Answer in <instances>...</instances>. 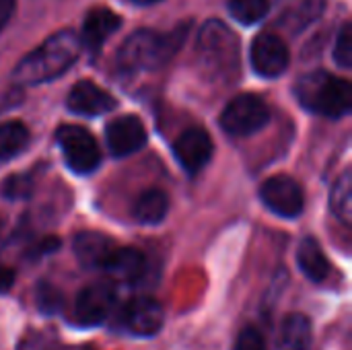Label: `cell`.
Wrapping results in <instances>:
<instances>
[{
    "mask_svg": "<svg viewBox=\"0 0 352 350\" xmlns=\"http://www.w3.org/2000/svg\"><path fill=\"white\" fill-rule=\"evenodd\" d=\"M80 37L70 31H58L39 43L31 54H27L12 70V80L16 85H41L60 74H64L80 56Z\"/></svg>",
    "mask_w": 352,
    "mask_h": 350,
    "instance_id": "obj_1",
    "label": "cell"
},
{
    "mask_svg": "<svg viewBox=\"0 0 352 350\" xmlns=\"http://www.w3.org/2000/svg\"><path fill=\"white\" fill-rule=\"evenodd\" d=\"M196 62L206 80L229 87L239 76V39L223 21L204 23L196 43Z\"/></svg>",
    "mask_w": 352,
    "mask_h": 350,
    "instance_id": "obj_2",
    "label": "cell"
},
{
    "mask_svg": "<svg viewBox=\"0 0 352 350\" xmlns=\"http://www.w3.org/2000/svg\"><path fill=\"white\" fill-rule=\"evenodd\" d=\"M188 27L179 25L169 33H159L153 29L134 31L118 52V68L128 74L155 72L163 68L184 45Z\"/></svg>",
    "mask_w": 352,
    "mask_h": 350,
    "instance_id": "obj_3",
    "label": "cell"
},
{
    "mask_svg": "<svg viewBox=\"0 0 352 350\" xmlns=\"http://www.w3.org/2000/svg\"><path fill=\"white\" fill-rule=\"evenodd\" d=\"M295 95L305 109L324 118H344L352 109L351 83L326 70L301 76L295 85Z\"/></svg>",
    "mask_w": 352,
    "mask_h": 350,
    "instance_id": "obj_4",
    "label": "cell"
},
{
    "mask_svg": "<svg viewBox=\"0 0 352 350\" xmlns=\"http://www.w3.org/2000/svg\"><path fill=\"white\" fill-rule=\"evenodd\" d=\"M270 122V109L262 97L254 93L237 95L227 103L221 113V126L231 136H252L266 128Z\"/></svg>",
    "mask_w": 352,
    "mask_h": 350,
    "instance_id": "obj_5",
    "label": "cell"
},
{
    "mask_svg": "<svg viewBox=\"0 0 352 350\" xmlns=\"http://www.w3.org/2000/svg\"><path fill=\"white\" fill-rule=\"evenodd\" d=\"M64 161L70 171L87 175L101 163V151L95 136L82 126H60L56 132Z\"/></svg>",
    "mask_w": 352,
    "mask_h": 350,
    "instance_id": "obj_6",
    "label": "cell"
},
{
    "mask_svg": "<svg viewBox=\"0 0 352 350\" xmlns=\"http://www.w3.org/2000/svg\"><path fill=\"white\" fill-rule=\"evenodd\" d=\"M260 198L268 210L283 219H295L303 212L305 200L301 186L289 175H272L260 188Z\"/></svg>",
    "mask_w": 352,
    "mask_h": 350,
    "instance_id": "obj_7",
    "label": "cell"
},
{
    "mask_svg": "<svg viewBox=\"0 0 352 350\" xmlns=\"http://www.w3.org/2000/svg\"><path fill=\"white\" fill-rule=\"evenodd\" d=\"M291 62L289 47L285 39L276 33H260L252 43V66L264 78L280 76Z\"/></svg>",
    "mask_w": 352,
    "mask_h": 350,
    "instance_id": "obj_8",
    "label": "cell"
},
{
    "mask_svg": "<svg viewBox=\"0 0 352 350\" xmlns=\"http://www.w3.org/2000/svg\"><path fill=\"white\" fill-rule=\"evenodd\" d=\"M116 287L109 283H95L80 291L74 303V320L82 326H97L107 320L116 307Z\"/></svg>",
    "mask_w": 352,
    "mask_h": 350,
    "instance_id": "obj_9",
    "label": "cell"
},
{
    "mask_svg": "<svg viewBox=\"0 0 352 350\" xmlns=\"http://www.w3.org/2000/svg\"><path fill=\"white\" fill-rule=\"evenodd\" d=\"M326 10V0H276L274 25L291 35L309 29Z\"/></svg>",
    "mask_w": 352,
    "mask_h": 350,
    "instance_id": "obj_10",
    "label": "cell"
},
{
    "mask_svg": "<svg viewBox=\"0 0 352 350\" xmlns=\"http://www.w3.org/2000/svg\"><path fill=\"white\" fill-rule=\"evenodd\" d=\"M105 140L113 157H128L138 153L146 144V128L138 116L128 113L107 124Z\"/></svg>",
    "mask_w": 352,
    "mask_h": 350,
    "instance_id": "obj_11",
    "label": "cell"
},
{
    "mask_svg": "<svg viewBox=\"0 0 352 350\" xmlns=\"http://www.w3.org/2000/svg\"><path fill=\"white\" fill-rule=\"evenodd\" d=\"M214 144L204 128H188L173 144V155L186 173L194 175L204 169L212 157Z\"/></svg>",
    "mask_w": 352,
    "mask_h": 350,
    "instance_id": "obj_12",
    "label": "cell"
},
{
    "mask_svg": "<svg viewBox=\"0 0 352 350\" xmlns=\"http://www.w3.org/2000/svg\"><path fill=\"white\" fill-rule=\"evenodd\" d=\"M165 322L163 307L151 297H136L124 309V326L130 334L151 338L161 332Z\"/></svg>",
    "mask_w": 352,
    "mask_h": 350,
    "instance_id": "obj_13",
    "label": "cell"
},
{
    "mask_svg": "<svg viewBox=\"0 0 352 350\" xmlns=\"http://www.w3.org/2000/svg\"><path fill=\"white\" fill-rule=\"evenodd\" d=\"M66 105H68V109L72 113L95 118V116H103V113L111 111L118 105V101L107 91L97 87L95 83L80 80L68 93V103Z\"/></svg>",
    "mask_w": 352,
    "mask_h": 350,
    "instance_id": "obj_14",
    "label": "cell"
},
{
    "mask_svg": "<svg viewBox=\"0 0 352 350\" xmlns=\"http://www.w3.org/2000/svg\"><path fill=\"white\" fill-rule=\"evenodd\" d=\"M120 25H122V19L113 10L103 8V6L93 8L82 23V33L78 35L80 43L89 47L91 52H97L120 29Z\"/></svg>",
    "mask_w": 352,
    "mask_h": 350,
    "instance_id": "obj_15",
    "label": "cell"
},
{
    "mask_svg": "<svg viewBox=\"0 0 352 350\" xmlns=\"http://www.w3.org/2000/svg\"><path fill=\"white\" fill-rule=\"evenodd\" d=\"M74 256L85 268H103L111 252L118 248L107 235L97 231H82L74 237Z\"/></svg>",
    "mask_w": 352,
    "mask_h": 350,
    "instance_id": "obj_16",
    "label": "cell"
},
{
    "mask_svg": "<svg viewBox=\"0 0 352 350\" xmlns=\"http://www.w3.org/2000/svg\"><path fill=\"white\" fill-rule=\"evenodd\" d=\"M101 270H105L113 281L138 283L146 272V258L134 248H116Z\"/></svg>",
    "mask_w": 352,
    "mask_h": 350,
    "instance_id": "obj_17",
    "label": "cell"
},
{
    "mask_svg": "<svg viewBox=\"0 0 352 350\" xmlns=\"http://www.w3.org/2000/svg\"><path fill=\"white\" fill-rule=\"evenodd\" d=\"M297 264L301 272L311 283H324L330 274V262L322 250V245L314 237H305L297 250Z\"/></svg>",
    "mask_w": 352,
    "mask_h": 350,
    "instance_id": "obj_18",
    "label": "cell"
},
{
    "mask_svg": "<svg viewBox=\"0 0 352 350\" xmlns=\"http://www.w3.org/2000/svg\"><path fill=\"white\" fill-rule=\"evenodd\" d=\"M167 210H169V196L163 190L151 188L136 198L132 215L142 225H159L167 217Z\"/></svg>",
    "mask_w": 352,
    "mask_h": 350,
    "instance_id": "obj_19",
    "label": "cell"
},
{
    "mask_svg": "<svg viewBox=\"0 0 352 350\" xmlns=\"http://www.w3.org/2000/svg\"><path fill=\"white\" fill-rule=\"evenodd\" d=\"M311 340V320L303 314H289L280 328V350H309Z\"/></svg>",
    "mask_w": 352,
    "mask_h": 350,
    "instance_id": "obj_20",
    "label": "cell"
},
{
    "mask_svg": "<svg viewBox=\"0 0 352 350\" xmlns=\"http://www.w3.org/2000/svg\"><path fill=\"white\" fill-rule=\"evenodd\" d=\"M330 208L340 223L346 227L352 223V173L344 169L342 175L336 179L332 194H330Z\"/></svg>",
    "mask_w": 352,
    "mask_h": 350,
    "instance_id": "obj_21",
    "label": "cell"
},
{
    "mask_svg": "<svg viewBox=\"0 0 352 350\" xmlns=\"http://www.w3.org/2000/svg\"><path fill=\"white\" fill-rule=\"evenodd\" d=\"M29 144V130L21 122L0 124V161H8L25 151Z\"/></svg>",
    "mask_w": 352,
    "mask_h": 350,
    "instance_id": "obj_22",
    "label": "cell"
},
{
    "mask_svg": "<svg viewBox=\"0 0 352 350\" xmlns=\"http://www.w3.org/2000/svg\"><path fill=\"white\" fill-rule=\"evenodd\" d=\"M229 12L239 23L254 25L270 12V0H229Z\"/></svg>",
    "mask_w": 352,
    "mask_h": 350,
    "instance_id": "obj_23",
    "label": "cell"
},
{
    "mask_svg": "<svg viewBox=\"0 0 352 350\" xmlns=\"http://www.w3.org/2000/svg\"><path fill=\"white\" fill-rule=\"evenodd\" d=\"M37 309L45 316H54L64 307V295L50 283H39L35 291Z\"/></svg>",
    "mask_w": 352,
    "mask_h": 350,
    "instance_id": "obj_24",
    "label": "cell"
},
{
    "mask_svg": "<svg viewBox=\"0 0 352 350\" xmlns=\"http://www.w3.org/2000/svg\"><path fill=\"white\" fill-rule=\"evenodd\" d=\"M334 62L340 68H344V70H349L352 66V29L349 23L340 29V33L336 37V43H334Z\"/></svg>",
    "mask_w": 352,
    "mask_h": 350,
    "instance_id": "obj_25",
    "label": "cell"
},
{
    "mask_svg": "<svg viewBox=\"0 0 352 350\" xmlns=\"http://www.w3.org/2000/svg\"><path fill=\"white\" fill-rule=\"evenodd\" d=\"M235 350H266L264 336L256 328L248 326V328H243L239 332L237 342H235Z\"/></svg>",
    "mask_w": 352,
    "mask_h": 350,
    "instance_id": "obj_26",
    "label": "cell"
},
{
    "mask_svg": "<svg viewBox=\"0 0 352 350\" xmlns=\"http://www.w3.org/2000/svg\"><path fill=\"white\" fill-rule=\"evenodd\" d=\"M4 194L12 200H23L31 194V179L25 175H14L4 182Z\"/></svg>",
    "mask_w": 352,
    "mask_h": 350,
    "instance_id": "obj_27",
    "label": "cell"
},
{
    "mask_svg": "<svg viewBox=\"0 0 352 350\" xmlns=\"http://www.w3.org/2000/svg\"><path fill=\"white\" fill-rule=\"evenodd\" d=\"M14 4H16V0H0V31L8 25V21L14 12Z\"/></svg>",
    "mask_w": 352,
    "mask_h": 350,
    "instance_id": "obj_28",
    "label": "cell"
},
{
    "mask_svg": "<svg viewBox=\"0 0 352 350\" xmlns=\"http://www.w3.org/2000/svg\"><path fill=\"white\" fill-rule=\"evenodd\" d=\"M14 285V272L0 264V293H8Z\"/></svg>",
    "mask_w": 352,
    "mask_h": 350,
    "instance_id": "obj_29",
    "label": "cell"
},
{
    "mask_svg": "<svg viewBox=\"0 0 352 350\" xmlns=\"http://www.w3.org/2000/svg\"><path fill=\"white\" fill-rule=\"evenodd\" d=\"M134 4H140V6H148V4H157L161 0H132Z\"/></svg>",
    "mask_w": 352,
    "mask_h": 350,
    "instance_id": "obj_30",
    "label": "cell"
}]
</instances>
